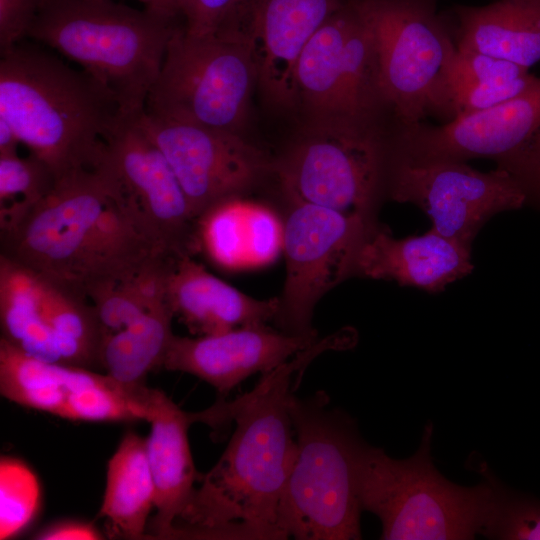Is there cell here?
I'll list each match as a JSON object with an SVG mask.
<instances>
[{
  "label": "cell",
  "instance_id": "obj_1",
  "mask_svg": "<svg viewBox=\"0 0 540 540\" xmlns=\"http://www.w3.org/2000/svg\"><path fill=\"white\" fill-rule=\"evenodd\" d=\"M339 347L334 334L319 339L262 374L251 391L215 403L220 424L235 422V431L217 463L199 475L172 538L286 539L281 509L297 455L290 398L309 363Z\"/></svg>",
  "mask_w": 540,
  "mask_h": 540
},
{
  "label": "cell",
  "instance_id": "obj_2",
  "mask_svg": "<svg viewBox=\"0 0 540 540\" xmlns=\"http://www.w3.org/2000/svg\"><path fill=\"white\" fill-rule=\"evenodd\" d=\"M0 235V255L86 297L93 288L125 279L151 258L167 255L99 164L59 176L42 202Z\"/></svg>",
  "mask_w": 540,
  "mask_h": 540
},
{
  "label": "cell",
  "instance_id": "obj_3",
  "mask_svg": "<svg viewBox=\"0 0 540 540\" xmlns=\"http://www.w3.org/2000/svg\"><path fill=\"white\" fill-rule=\"evenodd\" d=\"M122 113L101 81L41 47L19 42L1 54L0 117L58 177L93 167Z\"/></svg>",
  "mask_w": 540,
  "mask_h": 540
},
{
  "label": "cell",
  "instance_id": "obj_4",
  "mask_svg": "<svg viewBox=\"0 0 540 540\" xmlns=\"http://www.w3.org/2000/svg\"><path fill=\"white\" fill-rule=\"evenodd\" d=\"M177 16L113 0H41L27 37L101 81L125 113L145 109Z\"/></svg>",
  "mask_w": 540,
  "mask_h": 540
},
{
  "label": "cell",
  "instance_id": "obj_5",
  "mask_svg": "<svg viewBox=\"0 0 540 540\" xmlns=\"http://www.w3.org/2000/svg\"><path fill=\"white\" fill-rule=\"evenodd\" d=\"M297 455L281 509L285 538L361 539L358 467L366 443L324 391L289 403Z\"/></svg>",
  "mask_w": 540,
  "mask_h": 540
},
{
  "label": "cell",
  "instance_id": "obj_6",
  "mask_svg": "<svg viewBox=\"0 0 540 540\" xmlns=\"http://www.w3.org/2000/svg\"><path fill=\"white\" fill-rule=\"evenodd\" d=\"M433 424L424 427L417 452L403 460L365 443L359 458L362 511L381 521V539H474L486 520L492 488L484 479L472 487L444 478L431 457Z\"/></svg>",
  "mask_w": 540,
  "mask_h": 540
},
{
  "label": "cell",
  "instance_id": "obj_7",
  "mask_svg": "<svg viewBox=\"0 0 540 540\" xmlns=\"http://www.w3.org/2000/svg\"><path fill=\"white\" fill-rule=\"evenodd\" d=\"M351 2L371 31L382 95L397 125L428 117L451 121L450 74L457 48L437 0Z\"/></svg>",
  "mask_w": 540,
  "mask_h": 540
},
{
  "label": "cell",
  "instance_id": "obj_8",
  "mask_svg": "<svg viewBox=\"0 0 540 540\" xmlns=\"http://www.w3.org/2000/svg\"><path fill=\"white\" fill-rule=\"evenodd\" d=\"M256 85L251 41L243 29L193 36L180 26L169 41L145 111L243 135Z\"/></svg>",
  "mask_w": 540,
  "mask_h": 540
},
{
  "label": "cell",
  "instance_id": "obj_9",
  "mask_svg": "<svg viewBox=\"0 0 540 540\" xmlns=\"http://www.w3.org/2000/svg\"><path fill=\"white\" fill-rule=\"evenodd\" d=\"M392 133L343 122L306 123L275 165L287 200L376 221L386 197Z\"/></svg>",
  "mask_w": 540,
  "mask_h": 540
},
{
  "label": "cell",
  "instance_id": "obj_10",
  "mask_svg": "<svg viewBox=\"0 0 540 540\" xmlns=\"http://www.w3.org/2000/svg\"><path fill=\"white\" fill-rule=\"evenodd\" d=\"M283 220L285 281L274 322L288 334L314 332V307L354 276L358 251L376 221L311 203L288 200Z\"/></svg>",
  "mask_w": 540,
  "mask_h": 540
},
{
  "label": "cell",
  "instance_id": "obj_11",
  "mask_svg": "<svg viewBox=\"0 0 540 540\" xmlns=\"http://www.w3.org/2000/svg\"><path fill=\"white\" fill-rule=\"evenodd\" d=\"M386 197L418 206L433 230L470 249L493 215L527 201L521 185L501 167L482 172L466 162L411 161L392 154Z\"/></svg>",
  "mask_w": 540,
  "mask_h": 540
},
{
  "label": "cell",
  "instance_id": "obj_12",
  "mask_svg": "<svg viewBox=\"0 0 540 540\" xmlns=\"http://www.w3.org/2000/svg\"><path fill=\"white\" fill-rule=\"evenodd\" d=\"M140 112L121 114L104 136L95 165L116 179L163 252L173 257L194 255L197 219L168 160L142 126Z\"/></svg>",
  "mask_w": 540,
  "mask_h": 540
},
{
  "label": "cell",
  "instance_id": "obj_13",
  "mask_svg": "<svg viewBox=\"0 0 540 540\" xmlns=\"http://www.w3.org/2000/svg\"><path fill=\"white\" fill-rule=\"evenodd\" d=\"M139 120L168 160L198 218L214 205L243 196L269 168L263 153L242 134L158 117Z\"/></svg>",
  "mask_w": 540,
  "mask_h": 540
},
{
  "label": "cell",
  "instance_id": "obj_14",
  "mask_svg": "<svg viewBox=\"0 0 540 540\" xmlns=\"http://www.w3.org/2000/svg\"><path fill=\"white\" fill-rule=\"evenodd\" d=\"M540 129V77L524 93L449 122L398 126L391 154L411 161H495L516 151Z\"/></svg>",
  "mask_w": 540,
  "mask_h": 540
},
{
  "label": "cell",
  "instance_id": "obj_15",
  "mask_svg": "<svg viewBox=\"0 0 540 540\" xmlns=\"http://www.w3.org/2000/svg\"><path fill=\"white\" fill-rule=\"evenodd\" d=\"M0 392L23 407L73 421L114 422L124 407L121 386L108 374L34 358L3 338Z\"/></svg>",
  "mask_w": 540,
  "mask_h": 540
},
{
  "label": "cell",
  "instance_id": "obj_16",
  "mask_svg": "<svg viewBox=\"0 0 540 540\" xmlns=\"http://www.w3.org/2000/svg\"><path fill=\"white\" fill-rule=\"evenodd\" d=\"M319 339L316 330L293 335L267 325L206 336L174 334L161 368L198 377L224 399L252 374L271 371Z\"/></svg>",
  "mask_w": 540,
  "mask_h": 540
},
{
  "label": "cell",
  "instance_id": "obj_17",
  "mask_svg": "<svg viewBox=\"0 0 540 540\" xmlns=\"http://www.w3.org/2000/svg\"><path fill=\"white\" fill-rule=\"evenodd\" d=\"M343 0H251L242 28L249 35L257 86L273 108H297L295 70L304 47Z\"/></svg>",
  "mask_w": 540,
  "mask_h": 540
},
{
  "label": "cell",
  "instance_id": "obj_18",
  "mask_svg": "<svg viewBox=\"0 0 540 540\" xmlns=\"http://www.w3.org/2000/svg\"><path fill=\"white\" fill-rule=\"evenodd\" d=\"M473 268L470 248L432 228L423 235L398 239L376 223L360 246L354 276L438 293Z\"/></svg>",
  "mask_w": 540,
  "mask_h": 540
},
{
  "label": "cell",
  "instance_id": "obj_19",
  "mask_svg": "<svg viewBox=\"0 0 540 540\" xmlns=\"http://www.w3.org/2000/svg\"><path fill=\"white\" fill-rule=\"evenodd\" d=\"M166 299L194 336L214 335L239 327L267 325L279 310V297L253 298L205 269L193 255L173 258Z\"/></svg>",
  "mask_w": 540,
  "mask_h": 540
},
{
  "label": "cell",
  "instance_id": "obj_20",
  "mask_svg": "<svg viewBox=\"0 0 540 540\" xmlns=\"http://www.w3.org/2000/svg\"><path fill=\"white\" fill-rule=\"evenodd\" d=\"M149 436L148 461L155 485L156 513L149 521L148 536L172 539L174 525L186 509L199 478L188 439L196 413L183 411L162 391L155 403Z\"/></svg>",
  "mask_w": 540,
  "mask_h": 540
},
{
  "label": "cell",
  "instance_id": "obj_21",
  "mask_svg": "<svg viewBox=\"0 0 540 540\" xmlns=\"http://www.w3.org/2000/svg\"><path fill=\"white\" fill-rule=\"evenodd\" d=\"M197 240L198 248L223 268L260 267L282 251L283 221L269 207L237 196L198 218Z\"/></svg>",
  "mask_w": 540,
  "mask_h": 540
},
{
  "label": "cell",
  "instance_id": "obj_22",
  "mask_svg": "<svg viewBox=\"0 0 540 540\" xmlns=\"http://www.w3.org/2000/svg\"><path fill=\"white\" fill-rule=\"evenodd\" d=\"M456 48L489 54L526 68L540 62V0L455 5Z\"/></svg>",
  "mask_w": 540,
  "mask_h": 540
},
{
  "label": "cell",
  "instance_id": "obj_23",
  "mask_svg": "<svg viewBox=\"0 0 540 540\" xmlns=\"http://www.w3.org/2000/svg\"><path fill=\"white\" fill-rule=\"evenodd\" d=\"M352 14L348 0L315 32L299 56L297 108L305 114L306 123L342 122L343 51Z\"/></svg>",
  "mask_w": 540,
  "mask_h": 540
},
{
  "label": "cell",
  "instance_id": "obj_24",
  "mask_svg": "<svg viewBox=\"0 0 540 540\" xmlns=\"http://www.w3.org/2000/svg\"><path fill=\"white\" fill-rule=\"evenodd\" d=\"M155 485L148 461L146 439L128 432L107 463L106 486L99 516L119 536H147L154 509Z\"/></svg>",
  "mask_w": 540,
  "mask_h": 540
},
{
  "label": "cell",
  "instance_id": "obj_25",
  "mask_svg": "<svg viewBox=\"0 0 540 540\" xmlns=\"http://www.w3.org/2000/svg\"><path fill=\"white\" fill-rule=\"evenodd\" d=\"M1 338L34 358L61 363L47 323L39 275L0 255Z\"/></svg>",
  "mask_w": 540,
  "mask_h": 540
},
{
  "label": "cell",
  "instance_id": "obj_26",
  "mask_svg": "<svg viewBox=\"0 0 540 540\" xmlns=\"http://www.w3.org/2000/svg\"><path fill=\"white\" fill-rule=\"evenodd\" d=\"M173 318L166 300L131 325L105 336L100 350L99 367L121 383L144 384L150 371L162 367L174 335Z\"/></svg>",
  "mask_w": 540,
  "mask_h": 540
},
{
  "label": "cell",
  "instance_id": "obj_27",
  "mask_svg": "<svg viewBox=\"0 0 540 540\" xmlns=\"http://www.w3.org/2000/svg\"><path fill=\"white\" fill-rule=\"evenodd\" d=\"M38 275L46 320L61 363L88 369L99 367L104 332L91 301Z\"/></svg>",
  "mask_w": 540,
  "mask_h": 540
},
{
  "label": "cell",
  "instance_id": "obj_28",
  "mask_svg": "<svg viewBox=\"0 0 540 540\" xmlns=\"http://www.w3.org/2000/svg\"><path fill=\"white\" fill-rule=\"evenodd\" d=\"M57 179L54 170L31 153L0 155V234L16 228L51 192Z\"/></svg>",
  "mask_w": 540,
  "mask_h": 540
},
{
  "label": "cell",
  "instance_id": "obj_29",
  "mask_svg": "<svg viewBox=\"0 0 540 540\" xmlns=\"http://www.w3.org/2000/svg\"><path fill=\"white\" fill-rule=\"evenodd\" d=\"M477 470L492 488L480 534L491 539L540 540V501L506 488L484 462L477 464Z\"/></svg>",
  "mask_w": 540,
  "mask_h": 540
},
{
  "label": "cell",
  "instance_id": "obj_30",
  "mask_svg": "<svg viewBox=\"0 0 540 540\" xmlns=\"http://www.w3.org/2000/svg\"><path fill=\"white\" fill-rule=\"evenodd\" d=\"M0 495V538L7 539L23 531L36 516L40 506L38 480L25 463L2 457Z\"/></svg>",
  "mask_w": 540,
  "mask_h": 540
},
{
  "label": "cell",
  "instance_id": "obj_31",
  "mask_svg": "<svg viewBox=\"0 0 540 540\" xmlns=\"http://www.w3.org/2000/svg\"><path fill=\"white\" fill-rule=\"evenodd\" d=\"M87 297L95 308L104 337L131 325L159 305L147 292L137 271L125 279L93 288Z\"/></svg>",
  "mask_w": 540,
  "mask_h": 540
},
{
  "label": "cell",
  "instance_id": "obj_32",
  "mask_svg": "<svg viewBox=\"0 0 540 540\" xmlns=\"http://www.w3.org/2000/svg\"><path fill=\"white\" fill-rule=\"evenodd\" d=\"M251 0H178L185 32L206 36L240 29Z\"/></svg>",
  "mask_w": 540,
  "mask_h": 540
},
{
  "label": "cell",
  "instance_id": "obj_33",
  "mask_svg": "<svg viewBox=\"0 0 540 540\" xmlns=\"http://www.w3.org/2000/svg\"><path fill=\"white\" fill-rule=\"evenodd\" d=\"M537 79V76L529 73L511 81L451 83L450 104L453 119L491 108L512 99L524 93Z\"/></svg>",
  "mask_w": 540,
  "mask_h": 540
},
{
  "label": "cell",
  "instance_id": "obj_34",
  "mask_svg": "<svg viewBox=\"0 0 540 540\" xmlns=\"http://www.w3.org/2000/svg\"><path fill=\"white\" fill-rule=\"evenodd\" d=\"M529 69L516 63L477 51L456 52L450 84L455 82H503L529 74Z\"/></svg>",
  "mask_w": 540,
  "mask_h": 540
},
{
  "label": "cell",
  "instance_id": "obj_35",
  "mask_svg": "<svg viewBox=\"0 0 540 540\" xmlns=\"http://www.w3.org/2000/svg\"><path fill=\"white\" fill-rule=\"evenodd\" d=\"M496 162L517 180L527 200L540 203V129L519 149Z\"/></svg>",
  "mask_w": 540,
  "mask_h": 540
},
{
  "label": "cell",
  "instance_id": "obj_36",
  "mask_svg": "<svg viewBox=\"0 0 540 540\" xmlns=\"http://www.w3.org/2000/svg\"><path fill=\"white\" fill-rule=\"evenodd\" d=\"M41 0H0L1 54L18 44L34 20Z\"/></svg>",
  "mask_w": 540,
  "mask_h": 540
},
{
  "label": "cell",
  "instance_id": "obj_37",
  "mask_svg": "<svg viewBox=\"0 0 540 540\" xmlns=\"http://www.w3.org/2000/svg\"><path fill=\"white\" fill-rule=\"evenodd\" d=\"M41 540H94L101 539L100 531L92 524L82 521L65 520L52 523L35 535Z\"/></svg>",
  "mask_w": 540,
  "mask_h": 540
},
{
  "label": "cell",
  "instance_id": "obj_38",
  "mask_svg": "<svg viewBox=\"0 0 540 540\" xmlns=\"http://www.w3.org/2000/svg\"><path fill=\"white\" fill-rule=\"evenodd\" d=\"M19 144L21 143L14 128L0 117V155L17 153Z\"/></svg>",
  "mask_w": 540,
  "mask_h": 540
},
{
  "label": "cell",
  "instance_id": "obj_39",
  "mask_svg": "<svg viewBox=\"0 0 540 540\" xmlns=\"http://www.w3.org/2000/svg\"><path fill=\"white\" fill-rule=\"evenodd\" d=\"M145 8L171 15L177 16L178 13V0H138Z\"/></svg>",
  "mask_w": 540,
  "mask_h": 540
}]
</instances>
